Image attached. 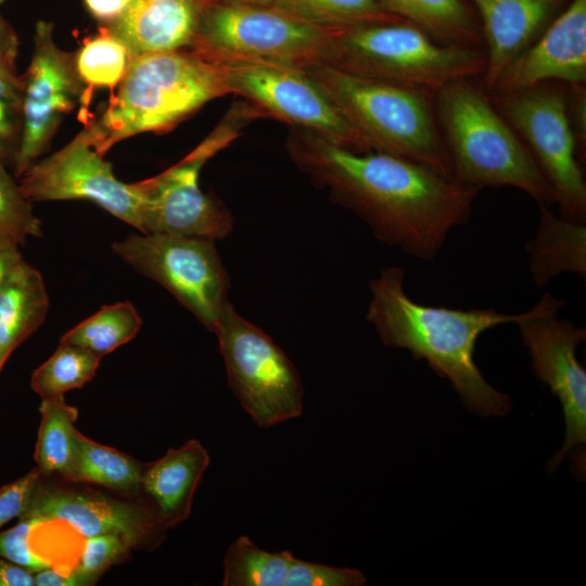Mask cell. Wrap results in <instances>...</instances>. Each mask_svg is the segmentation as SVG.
I'll use <instances>...</instances> for the list:
<instances>
[{
  "mask_svg": "<svg viewBox=\"0 0 586 586\" xmlns=\"http://www.w3.org/2000/svg\"><path fill=\"white\" fill-rule=\"evenodd\" d=\"M74 58L86 91L117 87L132 59L126 46L104 27L86 39Z\"/></svg>",
  "mask_w": 586,
  "mask_h": 586,
  "instance_id": "obj_30",
  "label": "cell"
},
{
  "mask_svg": "<svg viewBox=\"0 0 586 586\" xmlns=\"http://www.w3.org/2000/svg\"><path fill=\"white\" fill-rule=\"evenodd\" d=\"M260 113L255 105L234 106L179 163L139 181L144 196L140 232L212 241L227 238L233 230L232 215L219 200L201 190L200 173L212 156L240 136L241 129Z\"/></svg>",
  "mask_w": 586,
  "mask_h": 586,
  "instance_id": "obj_7",
  "label": "cell"
},
{
  "mask_svg": "<svg viewBox=\"0 0 586 586\" xmlns=\"http://www.w3.org/2000/svg\"><path fill=\"white\" fill-rule=\"evenodd\" d=\"M214 60L222 68L230 93L242 95L268 115L309 130L344 149L371 152L362 137L304 68L260 61Z\"/></svg>",
  "mask_w": 586,
  "mask_h": 586,
  "instance_id": "obj_13",
  "label": "cell"
},
{
  "mask_svg": "<svg viewBox=\"0 0 586 586\" xmlns=\"http://www.w3.org/2000/svg\"><path fill=\"white\" fill-rule=\"evenodd\" d=\"M230 93L220 64L196 50L132 58L117 92L86 125L104 155L114 144L142 132H163L207 102Z\"/></svg>",
  "mask_w": 586,
  "mask_h": 586,
  "instance_id": "obj_3",
  "label": "cell"
},
{
  "mask_svg": "<svg viewBox=\"0 0 586 586\" xmlns=\"http://www.w3.org/2000/svg\"><path fill=\"white\" fill-rule=\"evenodd\" d=\"M24 77L15 67L0 66V161L12 165L23 125Z\"/></svg>",
  "mask_w": 586,
  "mask_h": 586,
  "instance_id": "obj_32",
  "label": "cell"
},
{
  "mask_svg": "<svg viewBox=\"0 0 586 586\" xmlns=\"http://www.w3.org/2000/svg\"><path fill=\"white\" fill-rule=\"evenodd\" d=\"M36 586H80L76 575L55 568H47L34 573Z\"/></svg>",
  "mask_w": 586,
  "mask_h": 586,
  "instance_id": "obj_41",
  "label": "cell"
},
{
  "mask_svg": "<svg viewBox=\"0 0 586 586\" xmlns=\"http://www.w3.org/2000/svg\"><path fill=\"white\" fill-rule=\"evenodd\" d=\"M271 5L326 28L403 21L387 12L378 0H272Z\"/></svg>",
  "mask_w": 586,
  "mask_h": 586,
  "instance_id": "obj_28",
  "label": "cell"
},
{
  "mask_svg": "<svg viewBox=\"0 0 586 586\" xmlns=\"http://www.w3.org/2000/svg\"><path fill=\"white\" fill-rule=\"evenodd\" d=\"M23 515L66 522L85 538L101 534H119L132 547L165 530L155 509L150 510L99 494L39 484L29 509Z\"/></svg>",
  "mask_w": 586,
  "mask_h": 586,
  "instance_id": "obj_17",
  "label": "cell"
},
{
  "mask_svg": "<svg viewBox=\"0 0 586 586\" xmlns=\"http://www.w3.org/2000/svg\"><path fill=\"white\" fill-rule=\"evenodd\" d=\"M321 63L349 74L435 93L482 77L485 49L442 44L406 21L333 28Z\"/></svg>",
  "mask_w": 586,
  "mask_h": 586,
  "instance_id": "obj_6",
  "label": "cell"
},
{
  "mask_svg": "<svg viewBox=\"0 0 586 586\" xmlns=\"http://www.w3.org/2000/svg\"><path fill=\"white\" fill-rule=\"evenodd\" d=\"M549 183L564 219L586 222V181L568 117L565 84L543 81L488 93Z\"/></svg>",
  "mask_w": 586,
  "mask_h": 586,
  "instance_id": "obj_8",
  "label": "cell"
},
{
  "mask_svg": "<svg viewBox=\"0 0 586 586\" xmlns=\"http://www.w3.org/2000/svg\"><path fill=\"white\" fill-rule=\"evenodd\" d=\"M586 84H565L568 117L576 140L578 154L585 162L586 151Z\"/></svg>",
  "mask_w": 586,
  "mask_h": 586,
  "instance_id": "obj_37",
  "label": "cell"
},
{
  "mask_svg": "<svg viewBox=\"0 0 586 586\" xmlns=\"http://www.w3.org/2000/svg\"><path fill=\"white\" fill-rule=\"evenodd\" d=\"M49 295L39 270L23 259L0 288V372L44 321Z\"/></svg>",
  "mask_w": 586,
  "mask_h": 586,
  "instance_id": "obj_21",
  "label": "cell"
},
{
  "mask_svg": "<svg viewBox=\"0 0 586 586\" xmlns=\"http://www.w3.org/2000/svg\"><path fill=\"white\" fill-rule=\"evenodd\" d=\"M563 305L564 301L545 293L515 324L532 358L533 373L549 386L563 409L565 440L549 470H555L570 454L575 475L584 479L586 372L576 358V348L586 340V330L557 317Z\"/></svg>",
  "mask_w": 586,
  "mask_h": 586,
  "instance_id": "obj_12",
  "label": "cell"
},
{
  "mask_svg": "<svg viewBox=\"0 0 586 586\" xmlns=\"http://www.w3.org/2000/svg\"><path fill=\"white\" fill-rule=\"evenodd\" d=\"M101 357L76 345L60 342L56 351L30 377L31 390L41 399L64 396L82 387L95 374Z\"/></svg>",
  "mask_w": 586,
  "mask_h": 586,
  "instance_id": "obj_29",
  "label": "cell"
},
{
  "mask_svg": "<svg viewBox=\"0 0 586 586\" xmlns=\"http://www.w3.org/2000/svg\"><path fill=\"white\" fill-rule=\"evenodd\" d=\"M35 460L41 474L58 473L65 479L76 451V407L65 403L64 396L41 399Z\"/></svg>",
  "mask_w": 586,
  "mask_h": 586,
  "instance_id": "obj_25",
  "label": "cell"
},
{
  "mask_svg": "<svg viewBox=\"0 0 586 586\" xmlns=\"http://www.w3.org/2000/svg\"><path fill=\"white\" fill-rule=\"evenodd\" d=\"M209 455L198 440L168 449L144 468L141 488L151 497L166 530L186 521L200 481L209 464Z\"/></svg>",
  "mask_w": 586,
  "mask_h": 586,
  "instance_id": "obj_20",
  "label": "cell"
},
{
  "mask_svg": "<svg viewBox=\"0 0 586 586\" xmlns=\"http://www.w3.org/2000/svg\"><path fill=\"white\" fill-rule=\"evenodd\" d=\"M213 2L216 0H132L119 20L104 28L126 46L131 58L190 49Z\"/></svg>",
  "mask_w": 586,
  "mask_h": 586,
  "instance_id": "obj_19",
  "label": "cell"
},
{
  "mask_svg": "<svg viewBox=\"0 0 586 586\" xmlns=\"http://www.w3.org/2000/svg\"><path fill=\"white\" fill-rule=\"evenodd\" d=\"M484 37L488 92L500 73L556 18L571 0H469Z\"/></svg>",
  "mask_w": 586,
  "mask_h": 586,
  "instance_id": "obj_18",
  "label": "cell"
},
{
  "mask_svg": "<svg viewBox=\"0 0 586 586\" xmlns=\"http://www.w3.org/2000/svg\"><path fill=\"white\" fill-rule=\"evenodd\" d=\"M18 38L13 26L0 12V66L15 67Z\"/></svg>",
  "mask_w": 586,
  "mask_h": 586,
  "instance_id": "obj_39",
  "label": "cell"
},
{
  "mask_svg": "<svg viewBox=\"0 0 586 586\" xmlns=\"http://www.w3.org/2000/svg\"><path fill=\"white\" fill-rule=\"evenodd\" d=\"M42 235L41 220L35 215L31 201L0 161V240L22 245Z\"/></svg>",
  "mask_w": 586,
  "mask_h": 586,
  "instance_id": "obj_31",
  "label": "cell"
},
{
  "mask_svg": "<svg viewBox=\"0 0 586 586\" xmlns=\"http://www.w3.org/2000/svg\"><path fill=\"white\" fill-rule=\"evenodd\" d=\"M293 558L289 551H266L240 536L226 551L222 585L285 586Z\"/></svg>",
  "mask_w": 586,
  "mask_h": 586,
  "instance_id": "obj_27",
  "label": "cell"
},
{
  "mask_svg": "<svg viewBox=\"0 0 586 586\" xmlns=\"http://www.w3.org/2000/svg\"><path fill=\"white\" fill-rule=\"evenodd\" d=\"M141 326L142 319L136 307L124 301L101 307L67 331L60 342L85 348L102 358L133 339Z\"/></svg>",
  "mask_w": 586,
  "mask_h": 586,
  "instance_id": "obj_26",
  "label": "cell"
},
{
  "mask_svg": "<svg viewBox=\"0 0 586 586\" xmlns=\"http://www.w3.org/2000/svg\"><path fill=\"white\" fill-rule=\"evenodd\" d=\"M366 581L359 570L331 566L294 557L285 586H361Z\"/></svg>",
  "mask_w": 586,
  "mask_h": 586,
  "instance_id": "obj_34",
  "label": "cell"
},
{
  "mask_svg": "<svg viewBox=\"0 0 586 586\" xmlns=\"http://www.w3.org/2000/svg\"><path fill=\"white\" fill-rule=\"evenodd\" d=\"M144 466L128 455L76 433V451L64 480L94 483L116 492L141 488Z\"/></svg>",
  "mask_w": 586,
  "mask_h": 586,
  "instance_id": "obj_24",
  "label": "cell"
},
{
  "mask_svg": "<svg viewBox=\"0 0 586 586\" xmlns=\"http://www.w3.org/2000/svg\"><path fill=\"white\" fill-rule=\"evenodd\" d=\"M0 586H35L34 572L0 557Z\"/></svg>",
  "mask_w": 586,
  "mask_h": 586,
  "instance_id": "obj_40",
  "label": "cell"
},
{
  "mask_svg": "<svg viewBox=\"0 0 586 586\" xmlns=\"http://www.w3.org/2000/svg\"><path fill=\"white\" fill-rule=\"evenodd\" d=\"M332 30L272 5L216 1L206 9L190 49L213 59L306 68L322 62Z\"/></svg>",
  "mask_w": 586,
  "mask_h": 586,
  "instance_id": "obj_9",
  "label": "cell"
},
{
  "mask_svg": "<svg viewBox=\"0 0 586 586\" xmlns=\"http://www.w3.org/2000/svg\"><path fill=\"white\" fill-rule=\"evenodd\" d=\"M440 128L457 181L477 189L509 186L538 205L553 192L522 140L494 106L481 77L455 80L434 93Z\"/></svg>",
  "mask_w": 586,
  "mask_h": 586,
  "instance_id": "obj_4",
  "label": "cell"
},
{
  "mask_svg": "<svg viewBox=\"0 0 586 586\" xmlns=\"http://www.w3.org/2000/svg\"><path fill=\"white\" fill-rule=\"evenodd\" d=\"M37 521V518L23 515L16 525L0 533V557L34 573L51 568V564L34 553L30 547V532Z\"/></svg>",
  "mask_w": 586,
  "mask_h": 586,
  "instance_id": "obj_35",
  "label": "cell"
},
{
  "mask_svg": "<svg viewBox=\"0 0 586 586\" xmlns=\"http://www.w3.org/2000/svg\"><path fill=\"white\" fill-rule=\"evenodd\" d=\"M139 273L171 293L209 331L230 303L229 275L214 241L166 233H136L112 245Z\"/></svg>",
  "mask_w": 586,
  "mask_h": 586,
  "instance_id": "obj_11",
  "label": "cell"
},
{
  "mask_svg": "<svg viewBox=\"0 0 586 586\" xmlns=\"http://www.w3.org/2000/svg\"><path fill=\"white\" fill-rule=\"evenodd\" d=\"M7 0H0V4L4 3Z\"/></svg>",
  "mask_w": 586,
  "mask_h": 586,
  "instance_id": "obj_44",
  "label": "cell"
},
{
  "mask_svg": "<svg viewBox=\"0 0 586 586\" xmlns=\"http://www.w3.org/2000/svg\"><path fill=\"white\" fill-rule=\"evenodd\" d=\"M539 206V224L525 245L528 270L536 286L543 288L563 272L586 276V225L555 215Z\"/></svg>",
  "mask_w": 586,
  "mask_h": 586,
  "instance_id": "obj_22",
  "label": "cell"
},
{
  "mask_svg": "<svg viewBox=\"0 0 586 586\" xmlns=\"http://www.w3.org/2000/svg\"><path fill=\"white\" fill-rule=\"evenodd\" d=\"M404 270L391 266L371 280L367 320L381 342L408 349L440 377L448 379L464 406L481 416H504L511 399L483 378L474 361L479 336L496 326L517 323L522 314L491 308L454 309L411 300L404 289Z\"/></svg>",
  "mask_w": 586,
  "mask_h": 586,
  "instance_id": "obj_2",
  "label": "cell"
},
{
  "mask_svg": "<svg viewBox=\"0 0 586 586\" xmlns=\"http://www.w3.org/2000/svg\"><path fill=\"white\" fill-rule=\"evenodd\" d=\"M286 145L300 169L381 242L422 260L435 258L449 231L469 220L480 191L421 164L353 152L303 128L294 127Z\"/></svg>",
  "mask_w": 586,
  "mask_h": 586,
  "instance_id": "obj_1",
  "label": "cell"
},
{
  "mask_svg": "<svg viewBox=\"0 0 586 586\" xmlns=\"http://www.w3.org/2000/svg\"><path fill=\"white\" fill-rule=\"evenodd\" d=\"M132 0H84L89 14L106 27L118 21L126 12Z\"/></svg>",
  "mask_w": 586,
  "mask_h": 586,
  "instance_id": "obj_38",
  "label": "cell"
},
{
  "mask_svg": "<svg viewBox=\"0 0 586 586\" xmlns=\"http://www.w3.org/2000/svg\"><path fill=\"white\" fill-rule=\"evenodd\" d=\"M228 383L242 408L260 428L298 417L304 388L286 354L229 303L213 331Z\"/></svg>",
  "mask_w": 586,
  "mask_h": 586,
  "instance_id": "obj_10",
  "label": "cell"
},
{
  "mask_svg": "<svg viewBox=\"0 0 586 586\" xmlns=\"http://www.w3.org/2000/svg\"><path fill=\"white\" fill-rule=\"evenodd\" d=\"M23 259L18 244L0 240V288Z\"/></svg>",
  "mask_w": 586,
  "mask_h": 586,
  "instance_id": "obj_42",
  "label": "cell"
},
{
  "mask_svg": "<svg viewBox=\"0 0 586 586\" xmlns=\"http://www.w3.org/2000/svg\"><path fill=\"white\" fill-rule=\"evenodd\" d=\"M40 475L39 469L35 468L0 488V528L29 509Z\"/></svg>",
  "mask_w": 586,
  "mask_h": 586,
  "instance_id": "obj_36",
  "label": "cell"
},
{
  "mask_svg": "<svg viewBox=\"0 0 586 586\" xmlns=\"http://www.w3.org/2000/svg\"><path fill=\"white\" fill-rule=\"evenodd\" d=\"M23 77L22 136L13 163L16 178L49 148L63 117L86 98L74 52L56 44L51 22L36 23L34 51Z\"/></svg>",
  "mask_w": 586,
  "mask_h": 586,
  "instance_id": "obj_15",
  "label": "cell"
},
{
  "mask_svg": "<svg viewBox=\"0 0 586 586\" xmlns=\"http://www.w3.org/2000/svg\"><path fill=\"white\" fill-rule=\"evenodd\" d=\"M391 14L435 41L458 48L485 49L479 15L469 0H378Z\"/></svg>",
  "mask_w": 586,
  "mask_h": 586,
  "instance_id": "obj_23",
  "label": "cell"
},
{
  "mask_svg": "<svg viewBox=\"0 0 586 586\" xmlns=\"http://www.w3.org/2000/svg\"><path fill=\"white\" fill-rule=\"evenodd\" d=\"M18 179L31 202L90 201L141 231L144 196L139 183L116 178L86 126L59 151L33 163Z\"/></svg>",
  "mask_w": 586,
  "mask_h": 586,
  "instance_id": "obj_14",
  "label": "cell"
},
{
  "mask_svg": "<svg viewBox=\"0 0 586 586\" xmlns=\"http://www.w3.org/2000/svg\"><path fill=\"white\" fill-rule=\"evenodd\" d=\"M304 69L370 151L398 156L454 178L433 92L361 77L326 63Z\"/></svg>",
  "mask_w": 586,
  "mask_h": 586,
  "instance_id": "obj_5",
  "label": "cell"
},
{
  "mask_svg": "<svg viewBox=\"0 0 586 586\" xmlns=\"http://www.w3.org/2000/svg\"><path fill=\"white\" fill-rule=\"evenodd\" d=\"M131 547V544L119 534L88 537L72 572L80 586L93 585L111 565L122 560Z\"/></svg>",
  "mask_w": 586,
  "mask_h": 586,
  "instance_id": "obj_33",
  "label": "cell"
},
{
  "mask_svg": "<svg viewBox=\"0 0 586 586\" xmlns=\"http://www.w3.org/2000/svg\"><path fill=\"white\" fill-rule=\"evenodd\" d=\"M224 3H246V4H259L271 5L272 0H216Z\"/></svg>",
  "mask_w": 586,
  "mask_h": 586,
  "instance_id": "obj_43",
  "label": "cell"
},
{
  "mask_svg": "<svg viewBox=\"0 0 586 586\" xmlns=\"http://www.w3.org/2000/svg\"><path fill=\"white\" fill-rule=\"evenodd\" d=\"M551 80L586 84V0H571L500 73L487 93L509 92Z\"/></svg>",
  "mask_w": 586,
  "mask_h": 586,
  "instance_id": "obj_16",
  "label": "cell"
}]
</instances>
